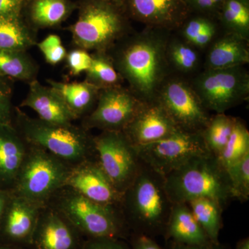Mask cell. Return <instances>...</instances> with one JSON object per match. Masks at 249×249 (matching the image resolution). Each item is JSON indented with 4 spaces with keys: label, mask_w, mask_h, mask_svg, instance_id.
<instances>
[{
    "label": "cell",
    "mask_w": 249,
    "mask_h": 249,
    "mask_svg": "<svg viewBox=\"0 0 249 249\" xmlns=\"http://www.w3.org/2000/svg\"><path fill=\"white\" fill-rule=\"evenodd\" d=\"M178 127L157 100L144 103L123 132L134 146L157 142L178 130Z\"/></svg>",
    "instance_id": "15"
},
{
    "label": "cell",
    "mask_w": 249,
    "mask_h": 249,
    "mask_svg": "<svg viewBox=\"0 0 249 249\" xmlns=\"http://www.w3.org/2000/svg\"><path fill=\"white\" fill-rule=\"evenodd\" d=\"M218 16L225 32L249 41V0H224Z\"/></svg>",
    "instance_id": "26"
},
{
    "label": "cell",
    "mask_w": 249,
    "mask_h": 249,
    "mask_svg": "<svg viewBox=\"0 0 249 249\" xmlns=\"http://www.w3.org/2000/svg\"><path fill=\"white\" fill-rule=\"evenodd\" d=\"M10 196H11L10 192L4 188H0V228H1V222H2L5 210H6Z\"/></svg>",
    "instance_id": "42"
},
{
    "label": "cell",
    "mask_w": 249,
    "mask_h": 249,
    "mask_svg": "<svg viewBox=\"0 0 249 249\" xmlns=\"http://www.w3.org/2000/svg\"><path fill=\"white\" fill-rule=\"evenodd\" d=\"M25 0H0V16L19 15Z\"/></svg>",
    "instance_id": "40"
},
{
    "label": "cell",
    "mask_w": 249,
    "mask_h": 249,
    "mask_svg": "<svg viewBox=\"0 0 249 249\" xmlns=\"http://www.w3.org/2000/svg\"><path fill=\"white\" fill-rule=\"evenodd\" d=\"M190 11L202 14H219L224 0H183Z\"/></svg>",
    "instance_id": "38"
},
{
    "label": "cell",
    "mask_w": 249,
    "mask_h": 249,
    "mask_svg": "<svg viewBox=\"0 0 249 249\" xmlns=\"http://www.w3.org/2000/svg\"><path fill=\"white\" fill-rule=\"evenodd\" d=\"M168 249H231L229 246L221 243L220 242L217 243L209 242L201 245H186L168 242Z\"/></svg>",
    "instance_id": "41"
},
{
    "label": "cell",
    "mask_w": 249,
    "mask_h": 249,
    "mask_svg": "<svg viewBox=\"0 0 249 249\" xmlns=\"http://www.w3.org/2000/svg\"><path fill=\"white\" fill-rule=\"evenodd\" d=\"M214 24L215 23L213 20L205 16L187 19L180 27L181 28V37L188 43L191 44L203 31L213 27Z\"/></svg>",
    "instance_id": "34"
},
{
    "label": "cell",
    "mask_w": 249,
    "mask_h": 249,
    "mask_svg": "<svg viewBox=\"0 0 249 249\" xmlns=\"http://www.w3.org/2000/svg\"><path fill=\"white\" fill-rule=\"evenodd\" d=\"M19 119L21 135L26 142L47 150L65 163H82L94 150L93 138L84 129L71 124H49L24 114H19Z\"/></svg>",
    "instance_id": "4"
},
{
    "label": "cell",
    "mask_w": 249,
    "mask_h": 249,
    "mask_svg": "<svg viewBox=\"0 0 249 249\" xmlns=\"http://www.w3.org/2000/svg\"><path fill=\"white\" fill-rule=\"evenodd\" d=\"M71 11L67 0H35L31 9L33 21L40 27L57 25L66 19Z\"/></svg>",
    "instance_id": "30"
},
{
    "label": "cell",
    "mask_w": 249,
    "mask_h": 249,
    "mask_svg": "<svg viewBox=\"0 0 249 249\" xmlns=\"http://www.w3.org/2000/svg\"><path fill=\"white\" fill-rule=\"evenodd\" d=\"M164 178L165 190L173 204L209 198L225 209L233 199L227 170L211 153L194 157Z\"/></svg>",
    "instance_id": "3"
},
{
    "label": "cell",
    "mask_w": 249,
    "mask_h": 249,
    "mask_svg": "<svg viewBox=\"0 0 249 249\" xmlns=\"http://www.w3.org/2000/svg\"><path fill=\"white\" fill-rule=\"evenodd\" d=\"M170 36V31L146 27L124 37L111 56L128 89L142 102L155 101L160 86L172 74L166 58Z\"/></svg>",
    "instance_id": "1"
},
{
    "label": "cell",
    "mask_w": 249,
    "mask_h": 249,
    "mask_svg": "<svg viewBox=\"0 0 249 249\" xmlns=\"http://www.w3.org/2000/svg\"><path fill=\"white\" fill-rule=\"evenodd\" d=\"M74 119L91 112L97 103L100 89L86 80L80 83H62L49 80Z\"/></svg>",
    "instance_id": "22"
},
{
    "label": "cell",
    "mask_w": 249,
    "mask_h": 249,
    "mask_svg": "<svg viewBox=\"0 0 249 249\" xmlns=\"http://www.w3.org/2000/svg\"><path fill=\"white\" fill-rule=\"evenodd\" d=\"M69 68L73 75H79L89 70L91 63V55L84 49H77L67 55Z\"/></svg>",
    "instance_id": "35"
},
{
    "label": "cell",
    "mask_w": 249,
    "mask_h": 249,
    "mask_svg": "<svg viewBox=\"0 0 249 249\" xmlns=\"http://www.w3.org/2000/svg\"><path fill=\"white\" fill-rule=\"evenodd\" d=\"M37 72V65L27 51L0 50L1 76L30 83Z\"/></svg>",
    "instance_id": "27"
},
{
    "label": "cell",
    "mask_w": 249,
    "mask_h": 249,
    "mask_svg": "<svg viewBox=\"0 0 249 249\" xmlns=\"http://www.w3.org/2000/svg\"><path fill=\"white\" fill-rule=\"evenodd\" d=\"M131 249H162L155 239L142 234L131 233Z\"/></svg>",
    "instance_id": "39"
},
{
    "label": "cell",
    "mask_w": 249,
    "mask_h": 249,
    "mask_svg": "<svg viewBox=\"0 0 249 249\" xmlns=\"http://www.w3.org/2000/svg\"><path fill=\"white\" fill-rule=\"evenodd\" d=\"M73 40L84 50L107 52L125 37V19L114 3L91 0L83 6L71 28Z\"/></svg>",
    "instance_id": "6"
},
{
    "label": "cell",
    "mask_w": 249,
    "mask_h": 249,
    "mask_svg": "<svg viewBox=\"0 0 249 249\" xmlns=\"http://www.w3.org/2000/svg\"><path fill=\"white\" fill-rule=\"evenodd\" d=\"M173 203L165 178L142 162L133 182L123 194L121 206L131 233L163 236Z\"/></svg>",
    "instance_id": "2"
},
{
    "label": "cell",
    "mask_w": 249,
    "mask_h": 249,
    "mask_svg": "<svg viewBox=\"0 0 249 249\" xmlns=\"http://www.w3.org/2000/svg\"><path fill=\"white\" fill-rule=\"evenodd\" d=\"M25 142L11 124H0V186L14 185L27 155Z\"/></svg>",
    "instance_id": "20"
},
{
    "label": "cell",
    "mask_w": 249,
    "mask_h": 249,
    "mask_svg": "<svg viewBox=\"0 0 249 249\" xmlns=\"http://www.w3.org/2000/svg\"><path fill=\"white\" fill-rule=\"evenodd\" d=\"M248 40L225 32L216 37L209 46L205 56L204 70H219L244 67L249 62Z\"/></svg>",
    "instance_id": "19"
},
{
    "label": "cell",
    "mask_w": 249,
    "mask_h": 249,
    "mask_svg": "<svg viewBox=\"0 0 249 249\" xmlns=\"http://www.w3.org/2000/svg\"><path fill=\"white\" fill-rule=\"evenodd\" d=\"M21 107L30 108L40 120L49 124H70L75 119L58 93L36 79L30 82L29 92Z\"/></svg>",
    "instance_id": "18"
},
{
    "label": "cell",
    "mask_w": 249,
    "mask_h": 249,
    "mask_svg": "<svg viewBox=\"0 0 249 249\" xmlns=\"http://www.w3.org/2000/svg\"><path fill=\"white\" fill-rule=\"evenodd\" d=\"M86 73V81L100 90L122 86L124 82L107 52H96L92 54L91 65Z\"/></svg>",
    "instance_id": "28"
},
{
    "label": "cell",
    "mask_w": 249,
    "mask_h": 249,
    "mask_svg": "<svg viewBox=\"0 0 249 249\" xmlns=\"http://www.w3.org/2000/svg\"><path fill=\"white\" fill-rule=\"evenodd\" d=\"M248 153L249 131L245 123L237 118L230 138L217 158L227 168Z\"/></svg>",
    "instance_id": "31"
},
{
    "label": "cell",
    "mask_w": 249,
    "mask_h": 249,
    "mask_svg": "<svg viewBox=\"0 0 249 249\" xmlns=\"http://www.w3.org/2000/svg\"><path fill=\"white\" fill-rule=\"evenodd\" d=\"M233 199H249V153L226 168Z\"/></svg>",
    "instance_id": "32"
},
{
    "label": "cell",
    "mask_w": 249,
    "mask_h": 249,
    "mask_svg": "<svg viewBox=\"0 0 249 249\" xmlns=\"http://www.w3.org/2000/svg\"><path fill=\"white\" fill-rule=\"evenodd\" d=\"M70 168L55 155L32 145L15 181L14 194L42 206L64 188Z\"/></svg>",
    "instance_id": "7"
},
{
    "label": "cell",
    "mask_w": 249,
    "mask_h": 249,
    "mask_svg": "<svg viewBox=\"0 0 249 249\" xmlns=\"http://www.w3.org/2000/svg\"><path fill=\"white\" fill-rule=\"evenodd\" d=\"M131 16L147 27L171 31L181 27L190 9L183 0H127Z\"/></svg>",
    "instance_id": "16"
},
{
    "label": "cell",
    "mask_w": 249,
    "mask_h": 249,
    "mask_svg": "<svg viewBox=\"0 0 249 249\" xmlns=\"http://www.w3.org/2000/svg\"><path fill=\"white\" fill-rule=\"evenodd\" d=\"M234 249H249V238L248 237L240 239L236 244Z\"/></svg>",
    "instance_id": "43"
},
{
    "label": "cell",
    "mask_w": 249,
    "mask_h": 249,
    "mask_svg": "<svg viewBox=\"0 0 249 249\" xmlns=\"http://www.w3.org/2000/svg\"><path fill=\"white\" fill-rule=\"evenodd\" d=\"M190 82L205 108L215 114L249 99V74L245 67L203 70Z\"/></svg>",
    "instance_id": "8"
},
{
    "label": "cell",
    "mask_w": 249,
    "mask_h": 249,
    "mask_svg": "<svg viewBox=\"0 0 249 249\" xmlns=\"http://www.w3.org/2000/svg\"><path fill=\"white\" fill-rule=\"evenodd\" d=\"M64 187L100 204L119 206L122 201L123 195L112 184L98 161L88 160L70 168Z\"/></svg>",
    "instance_id": "13"
},
{
    "label": "cell",
    "mask_w": 249,
    "mask_h": 249,
    "mask_svg": "<svg viewBox=\"0 0 249 249\" xmlns=\"http://www.w3.org/2000/svg\"><path fill=\"white\" fill-rule=\"evenodd\" d=\"M201 51L181 37L170 36L166 58L172 74L186 77L199 73L201 65Z\"/></svg>",
    "instance_id": "23"
},
{
    "label": "cell",
    "mask_w": 249,
    "mask_h": 249,
    "mask_svg": "<svg viewBox=\"0 0 249 249\" xmlns=\"http://www.w3.org/2000/svg\"><path fill=\"white\" fill-rule=\"evenodd\" d=\"M11 94L12 89L9 85L0 78V124H11L12 116Z\"/></svg>",
    "instance_id": "37"
},
{
    "label": "cell",
    "mask_w": 249,
    "mask_h": 249,
    "mask_svg": "<svg viewBox=\"0 0 249 249\" xmlns=\"http://www.w3.org/2000/svg\"><path fill=\"white\" fill-rule=\"evenodd\" d=\"M37 46L46 61L51 65H57L66 57V49L62 45L61 39L58 36L49 35L37 44Z\"/></svg>",
    "instance_id": "33"
},
{
    "label": "cell",
    "mask_w": 249,
    "mask_h": 249,
    "mask_svg": "<svg viewBox=\"0 0 249 249\" xmlns=\"http://www.w3.org/2000/svg\"><path fill=\"white\" fill-rule=\"evenodd\" d=\"M82 234L60 212L41 213L33 236L34 249H81Z\"/></svg>",
    "instance_id": "17"
},
{
    "label": "cell",
    "mask_w": 249,
    "mask_h": 249,
    "mask_svg": "<svg viewBox=\"0 0 249 249\" xmlns=\"http://www.w3.org/2000/svg\"><path fill=\"white\" fill-rule=\"evenodd\" d=\"M196 222L211 242H219L222 229V213L224 208L218 201L209 198H198L187 203Z\"/></svg>",
    "instance_id": "25"
},
{
    "label": "cell",
    "mask_w": 249,
    "mask_h": 249,
    "mask_svg": "<svg viewBox=\"0 0 249 249\" xmlns=\"http://www.w3.org/2000/svg\"><path fill=\"white\" fill-rule=\"evenodd\" d=\"M93 140L100 166L117 191L124 194L142 168L135 146L122 131H102Z\"/></svg>",
    "instance_id": "10"
},
{
    "label": "cell",
    "mask_w": 249,
    "mask_h": 249,
    "mask_svg": "<svg viewBox=\"0 0 249 249\" xmlns=\"http://www.w3.org/2000/svg\"><path fill=\"white\" fill-rule=\"evenodd\" d=\"M236 119L225 113H217L211 116L209 123L201 130L205 144L212 155L218 157L222 152L230 138Z\"/></svg>",
    "instance_id": "29"
},
{
    "label": "cell",
    "mask_w": 249,
    "mask_h": 249,
    "mask_svg": "<svg viewBox=\"0 0 249 249\" xmlns=\"http://www.w3.org/2000/svg\"><path fill=\"white\" fill-rule=\"evenodd\" d=\"M36 37L19 15L0 16V50L27 51Z\"/></svg>",
    "instance_id": "24"
},
{
    "label": "cell",
    "mask_w": 249,
    "mask_h": 249,
    "mask_svg": "<svg viewBox=\"0 0 249 249\" xmlns=\"http://www.w3.org/2000/svg\"><path fill=\"white\" fill-rule=\"evenodd\" d=\"M117 206L100 204L72 191L59 204V212L83 235L93 237L129 238L131 231Z\"/></svg>",
    "instance_id": "5"
},
{
    "label": "cell",
    "mask_w": 249,
    "mask_h": 249,
    "mask_svg": "<svg viewBox=\"0 0 249 249\" xmlns=\"http://www.w3.org/2000/svg\"><path fill=\"white\" fill-rule=\"evenodd\" d=\"M163 237L167 242L186 245H201L211 242L185 203L173 204Z\"/></svg>",
    "instance_id": "21"
},
{
    "label": "cell",
    "mask_w": 249,
    "mask_h": 249,
    "mask_svg": "<svg viewBox=\"0 0 249 249\" xmlns=\"http://www.w3.org/2000/svg\"><path fill=\"white\" fill-rule=\"evenodd\" d=\"M0 249H25L17 245L0 244Z\"/></svg>",
    "instance_id": "44"
},
{
    "label": "cell",
    "mask_w": 249,
    "mask_h": 249,
    "mask_svg": "<svg viewBox=\"0 0 249 249\" xmlns=\"http://www.w3.org/2000/svg\"><path fill=\"white\" fill-rule=\"evenodd\" d=\"M156 100L180 129L201 131L211 117L191 82L184 77L170 74L160 86Z\"/></svg>",
    "instance_id": "11"
},
{
    "label": "cell",
    "mask_w": 249,
    "mask_h": 249,
    "mask_svg": "<svg viewBox=\"0 0 249 249\" xmlns=\"http://www.w3.org/2000/svg\"><path fill=\"white\" fill-rule=\"evenodd\" d=\"M135 147L142 163L163 177L194 157L211 153L201 131L182 129L157 142Z\"/></svg>",
    "instance_id": "9"
},
{
    "label": "cell",
    "mask_w": 249,
    "mask_h": 249,
    "mask_svg": "<svg viewBox=\"0 0 249 249\" xmlns=\"http://www.w3.org/2000/svg\"><path fill=\"white\" fill-rule=\"evenodd\" d=\"M81 249H131V247L123 239L93 237L85 240Z\"/></svg>",
    "instance_id": "36"
},
{
    "label": "cell",
    "mask_w": 249,
    "mask_h": 249,
    "mask_svg": "<svg viewBox=\"0 0 249 249\" xmlns=\"http://www.w3.org/2000/svg\"><path fill=\"white\" fill-rule=\"evenodd\" d=\"M143 103L128 88L123 86L100 90L96 106L85 124L89 128L123 132Z\"/></svg>",
    "instance_id": "12"
},
{
    "label": "cell",
    "mask_w": 249,
    "mask_h": 249,
    "mask_svg": "<svg viewBox=\"0 0 249 249\" xmlns=\"http://www.w3.org/2000/svg\"><path fill=\"white\" fill-rule=\"evenodd\" d=\"M42 206L11 193L0 228V239L7 245L31 246Z\"/></svg>",
    "instance_id": "14"
},
{
    "label": "cell",
    "mask_w": 249,
    "mask_h": 249,
    "mask_svg": "<svg viewBox=\"0 0 249 249\" xmlns=\"http://www.w3.org/2000/svg\"><path fill=\"white\" fill-rule=\"evenodd\" d=\"M103 1H109V2H111V3H119V2H121V1H122V0H103Z\"/></svg>",
    "instance_id": "45"
}]
</instances>
